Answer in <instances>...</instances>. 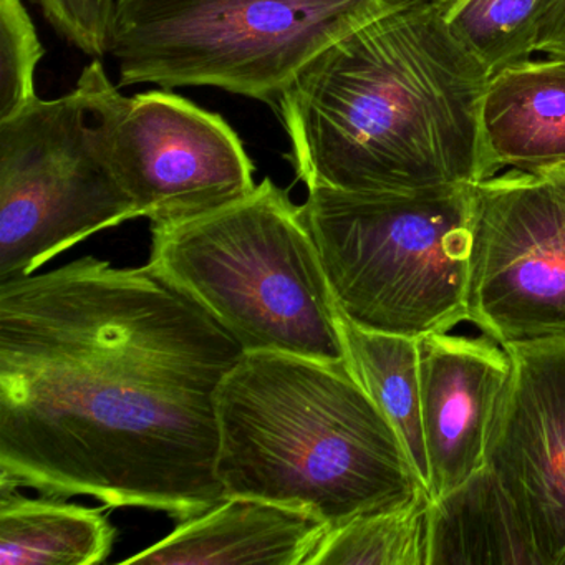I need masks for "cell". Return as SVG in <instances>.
Listing matches in <instances>:
<instances>
[{
	"instance_id": "cell-1",
	"label": "cell",
	"mask_w": 565,
	"mask_h": 565,
	"mask_svg": "<svg viewBox=\"0 0 565 565\" xmlns=\"http://www.w3.org/2000/svg\"><path fill=\"white\" fill-rule=\"evenodd\" d=\"M237 340L150 264L0 282V486L178 521L226 498L217 393Z\"/></svg>"
},
{
	"instance_id": "cell-2",
	"label": "cell",
	"mask_w": 565,
	"mask_h": 565,
	"mask_svg": "<svg viewBox=\"0 0 565 565\" xmlns=\"http://www.w3.org/2000/svg\"><path fill=\"white\" fill-rule=\"evenodd\" d=\"M489 75L431 0L350 32L307 62L274 111L287 160L312 188L406 193L486 180Z\"/></svg>"
},
{
	"instance_id": "cell-3",
	"label": "cell",
	"mask_w": 565,
	"mask_h": 565,
	"mask_svg": "<svg viewBox=\"0 0 565 565\" xmlns=\"http://www.w3.org/2000/svg\"><path fill=\"white\" fill-rule=\"evenodd\" d=\"M217 426L224 494L276 502L329 527L428 491L347 363L244 353L217 393Z\"/></svg>"
},
{
	"instance_id": "cell-4",
	"label": "cell",
	"mask_w": 565,
	"mask_h": 565,
	"mask_svg": "<svg viewBox=\"0 0 565 565\" xmlns=\"http://www.w3.org/2000/svg\"><path fill=\"white\" fill-rule=\"evenodd\" d=\"M148 264L244 353L347 363L339 306L302 206L270 178L236 203L151 226Z\"/></svg>"
},
{
	"instance_id": "cell-5",
	"label": "cell",
	"mask_w": 565,
	"mask_h": 565,
	"mask_svg": "<svg viewBox=\"0 0 565 565\" xmlns=\"http://www.w3.org/2000/svg\"><path fill=\"white\" fill-rule=\"evenodd\" d=\"M300 206L347 320L413 339L468 322L472 184L406 193L312 188Z\"/></svg>"
},
{
	"instance_id": "cell-6",
	"label": "cell",
	"mask_w": 565,
	"mask_h": 565,
	"mask_svg": "<svg viewBox=\"0 0 565 565\" xmlns=\"http://www.w3.org/2000/svg\"><path fill=\"white\" fill-rule=\"evenodd\" d=\"M426 0H118L120 88H220L276 107L294 75L362 25Z\"/></svg>"
},
{
	"instance_id": "cell-7",
	"label": "cell",
	"mask_w": 565,
	"mask_h": 565,
	"mask_svg": "<svg viewBox=\"0 0 565 565\" xmlns=\"http://www.w3.org/2000/svg\"><path fill=\"white\" fill-rule=\"evenodd\" d=\"M137 217L108 154L92 62L74 90L0 120V282Z\"/></svg>"
},
{
	"instance_id": "cell-8",
	"label": "cell",
	"mask_w": 565,
	"mask_h": 565,
	"mask_svg": "<svg viewBox=\"0 0 565 565\" xmlns=\"http://www.w3.org/2000/svg\"><path fill=\"white\" fill-rule=\"evenodd\" d=\"M92 65L108 154L138 216L178 223L256 190L254 161L220 114L164 88L125 97L100 58Z\"/></svg>"
},
{
	"instance_id": "cell-9",
	"label": "cell",
	"mask_w": 565,
	"mask_h": 565,
	"mask_svg": "<svg viewBox=\"0 0 565 565\" xmlns=\"http://www.w3.org/2000/svg\"><path fill=\"white\" fill-rule=\"evenodd\" d=\"M466 302L499 345L565 337V221L545 168L472 184Z\"/></svg>"
},
{
	"instance_id": "cell-10",
	"label": "cell",
	"mask_w": 565,
	"mask_h": 565,
	"mask_svg": "<svg viewBox=\"0 0 565 565\" xmlns=\"http://www.w3.org/2000/svg\"><path fill=\"white\" fill-rule=\"evenodd\" d=\"M511 373L486 465L534 529L547 565H565V337L504 347Z\"/></svg>"
},
{
	"instance_id": "cell-11",
	"label": "cell",
	"mask_w": 565,
	"mask_h": 565,
	"mask_svg": "<svg viewBox=\"0 0 565 565\" xmlns=\"http://www.w3.org/2000/svg\"><path fill=\"white\" fill-rule=\"evenodd\" d=\"M418 352L428 492L435 499L486 465L489 428L511 373V355L482 332L455 329L419 337Z\"/></svg>"
},
{
	"instance_id": "cell-12",
	"label": "cell",
	"mask_w": 565,
	"mask_h": 565,
	"mask_svg": "<svg viewBox=\"0 0 565 565\" xmlns=\"http://www.w3.org/2000/svg\"><path fill=\"white\" fill-rule=\"evenodd\" d=\"M329 529L297 509L226 495L121 564L310 565Z\"/></svg>"
},
{
	"instance_id": "cell-13",
	"label": "cell",
	"mask_w": 565,
	"mask_h": 565,
	"mask_svg": "<svg viewBox=\"0 0 565 565\" xmlns=\"http://www.w3.org/2000/svg\"><path fill=\"white\" fill-rule=\"evenodd\" d=\"M481 143L486 180L504 168L565 164V58L522 61L489 77Z\"/></svg>"
},
{
	"instance_id": "cell-14",
	"label": "cell",
	"mask_w": 565,
	"mask_h": 565,
	"mask_svg": "<svg viewBox=\"0 0 565 565\" xmlns=\"http://www.w3.org/2000/svg\"><path fill=\"white\" fill-rule=\"evenodd\" d=\"M428 565H547L534 529L488 465L431 498Z\"/></svg>"
},
{
	"instance_id": "cell-15",
	"label": "cell",
	"mask_w": 565,
	"mask_h": 565,
	"mask_svg": "<svg viewBox=\"0 0 565 565\" xmlns=\"http://www.w3.org/2000/svg\"><path fill=\"white\" fill-rule=\"evenodd\" d=\"M18 489L0 486V565H95L110 557L117 529L102 509Z\"/></svg>"
},
{
	"instance_id": "cell-16",
	"label": "cell",
	"mask_w": 565,
	"mask_h": 565,
	"mask_svg": "<svg viewBox=\"0 0 565 565\" xmlns=\"http://www.w3.org/2000/svg\"><path fill=\"white\" fill-rule=\"evenodd\" d=\"M347 365L402 439L419 481L429 469L422 418L418 339L360 329L340 312Z\"/></svg>"
},
{
	"instance_id": "cell-17",
	"label": "cell",
	"mask_w": 565,
	"mask_h": 565,
	"mask_svg": "<svg viewBox=\"0 0 565 565\" xmlns=\"http://www.w3.org/2000/svg\"><path fill=\"white\" fill-rule=\"evenodd\" d=\"M429 502L423 491L398 508L330 527L310 565H428Z\"/></svg>"
},
{
	"instance_id": "cell-18",
	"label": "cell",
	"mask_w": 565,
	"mask_h": 565,
	"mask_svg": "<svg viewBox=\"0 0 565 565\" xmlns=\"http://www.w3.org/2000/svg\"><path fill=\"white\" fill-rule=\"evenodd\" d=\"M547 0H431L443 24L491 77L529 61Z\"/></svg>"
},
{
	"instance_id": "cell-19",
	"label": "cell",
	"mask_w": 565,
	"mask_h": 565,
	"mask_svg": "<svg viewBox=\"0 0 565 565\" xmlns=\"http://www.w3.org/2000/svg\"><path fill=\"white\" fill-rule=\"evenodd\" d=\"M44 54L24 0H0V120L39 97L35 71Z\"/></svg>"
},
{
	"instance_id": "cell-20",
	"label": "cell",
	"mask_w": 565,
	"mask_h": 565,
	"mask_svg": "<svg viewBox=\"0 0 565 565\" xmlns=\"http://www.w3.org/2000/svg\"><path fill=\"white\" fill-rule=\"evenodd\" d=\"M52 28L78 51L104 58L118 0H39Z\"/></svg>"
},
{
	"instance_id": "cell-21",
	"label": "cell",
	"mask_w": 565,
	"mask_h": 565,
	"mask_svg": "<svg viewBox=\"0 0 565 565\" xmlns=\"http://www.w3.org/2000/svg\"><path fill=\"white\" fill-rule=\"evenodd\" d=\"M535 52L565 58V0H547L539 22Z\"/></svg>"
},
{
	"instance_id": "cell-22",
	"label": "cell",
	"mask_w": 565,
	"mask_h": 565,
	"mask_svg": "<svg viewBox=\"0 0 565 565\" xmlns=\"http://www.w3.org/2000/svg\"><path fill=\"white\" fill-rule=\"evenodd\" d=\"M545 170H547L548 178H551L552 186H554L555 196H557L558 204H561L565 221V164L545 168Z\"/></svg>"
},
{
	"instance_id": "cell-23",
	"label": "cell",
	"mask_w": 565,
	"mask_h": 565,
	"mask_svg": "<svg viewBox=\"0 0 565 565\" xmlns=\"http://www.w3.org/2000/svg\"><path fill=\"white\" fill-rule=\"evenodd\" d=\"M38 2H39V0H38Z\"/></svg>"
}]
</instances>
